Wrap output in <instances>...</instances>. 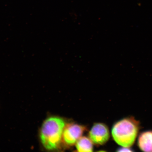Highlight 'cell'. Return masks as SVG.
I'll return each instance as SVG.
<instances>
[{"mask_svg":"<svg viewBox=\"0 0 152 152\" xmlns=\"http://www.w3.org/2000/svg\"><path fill=\"white\" fill-rule=\"evenodd\" d=\"M66 124L61 118L52 116L45 120L40 132V138L45 149L54 151L60 147Z\"/></svg>","mask_w":152,"mask_h":152,"instance_id":"cell-1","label":"cell"},{"mask_svg":"<svg viewBox=\"0 0 152 152\" xmlns=\"http://www.w3.org/2000/svg\"><path fill=\"white\" fill-rule=\"evenodd\" d=\"M140 123L133 117L118 121L112 130L115 141L123 147H130L134 144L140 129Z\"/></svg>","mask_w":152,"mask_h":152,"instance_id":"cell-2","label":"cell"},{"mask_svg":"<svg viewBox=\"0 0 152 152\" xmlns=\"http://www.w3.org/2000/svg\"><path fill=\"white\" fill-rule=\"evenodd\" d=\"M86 130L85 126L76 124H66L62 137V141L66 145L72 146L76 144Z\"/></svg>","mask_w":152,"mask_h":152,"instance_id":"cell-3","label":"cell"},{"mask_svg":"<svg viewBox=\"0 0 152 152\" xmlns=\"http://www.w3.org/2000/svg\"><path fill=\"white\" fill-rule=\"evenodd\" d=\"M89 136L94 144L97 145H103L109 139V129L104 124H95L89 132Z\"/></svg>","mask_w":152,"mask_h":152,"instance_id":"cell-4","label":"cell"},{"mask_svg":"<svg viewBox=\"0 0 152 152\" xmlns=\"http://www.w3.org/2000/svg\"><path fill=\"white\" fill-rule=\"evenodd\" d=\"M138 145L141 151L152 152V131L142 132L139 136Z\"/></svg>","mask_w":152,"mask_h":152,"instance_id":"cell-5","label":"cell"},{"mask_svg":"<svg viewBox=\"0 0 152 152\" xmlns=\"http://www.w3.org/2000/svg\"><path fill=\"white\" fill-rule=\"evenodd\" d=\"M93 143L90 138L85 136L82 137L76 142V149L79 152H92L93 150Z\"/></svg>","mask_w":152,"mask_h":152,"instance_id":"cell-6","label":"cell"},{"mask_svg":"<svg viewBox=\"0 0 152 152\" xmlns=\"http://www.w3.org/2000/svg\"><path fill=\"white\" fill-rule=\"evenodd\" d=\"M119 152H132L133 151L130 149V147H123L121 148L118 150Z\"/></svg>","mask_w":152,"mask_h":152,"instance_id":"cell-7","label":"cell"}]
</instances>
